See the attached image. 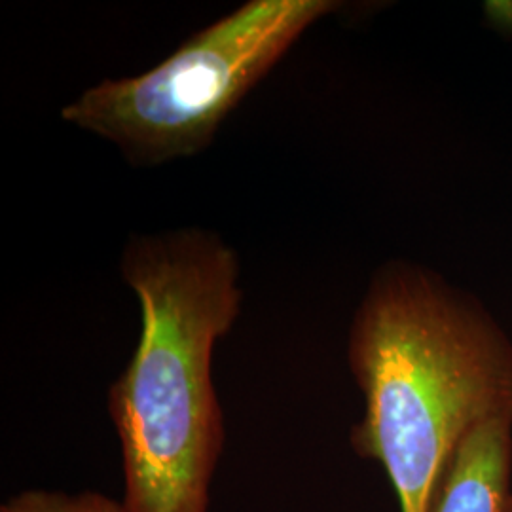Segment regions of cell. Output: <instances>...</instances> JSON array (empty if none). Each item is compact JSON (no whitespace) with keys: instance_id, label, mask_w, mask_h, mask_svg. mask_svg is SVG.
Returning a JSON list of instances; mask_svg holds the SVG:
<instances>
[{"instance_id":"6da1fadb","label":"cell","mask_w":512,"mask_h":512,"mask_svg":"<svg viewBox=\"0 0 512 512\" xmlns=\"http://www.w3.org/2000/svg\"><path fill=\"white\" fill-rule=\"evenodd\" d=\"M348 363L365 397L353 452L384 467L401 512H433L459 444L512 412L511 338L476 296L395 260L355 311Z\"/></svg>"},{"instance_id":"277c9868","label":"cell","mask_w":512,"mask_h":512,"mask_svg":"<svg viewBox=\"0 0 512 512\" xmlns=\"http://www.w3.org/2000/svg\"><path fill=\"white\" fill-rule=\"evenodd\" d=\"M512 412L478 423L459 444L433 512H505L511 497Z\"/></svg>"},{"instance_id":"3957f363","label":"cell","mask_w":512,"mask_h":512,"mask_svg":"<svg viewBox=\"0 0 512 512\" xmlns=\"http://www.w3.org/2000/svg\"><path fill=\"white\" fill-rule=\"evenodd\" d=\"M338 6L332 0H247L186 38L160 65L84 90L61 118L105 139L131 164L196 156L298 38Z\"/></svg>"},{"instance_id":"8992f818","label":"cell","mask_w":512,"mask_h":512,"mask_svg":"<svg viewBox=\"0 0 512 512\" xmlns=\"http://www.w3.org/2000/svg\"><path fill=\"white\" fill-rule=\"evenodd\" d=\"M505 512H512V494L509 497V501H507V507H505Z\"/></svg>"},{"instance_id":"5b68a950","label":"cell","mask_w":512,"mask_h":512,"mask_svg":"<svg viewBox=\"0 0 512 512\" xmlns=\"http://www.w3.org/2000/svg\"><path fill=\"white\" fill-rule=\"evenodd\" d=\"M0 512H129L124 501L101 492H52L25 490L2 503Z\"/></svg>"},{"instance_id":"7a4b0ae2","label":"cell","mask_w":512,"mask_h":512,"mask_svg":"<svg viewBox=\"0 0 512 512\" xmlns=\"http://www.w3.org/2000/svg\"><path fill=\"white\" fill-rule=\"evenodd\" d=\"M122 275L141 336L110 385L129 512H209L224 448L213 351L241 310L239 260L217 234L183 228L129 239Z\"/></svg>"}]
</instances>
